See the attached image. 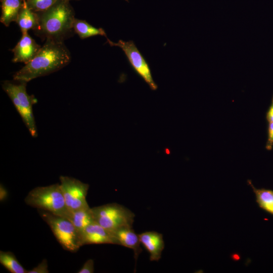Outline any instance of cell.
<instances>
[{
	"label": "cell",
	"instance_id": "1",
	"mask_svg": "<svg viewBox=\"0 0 273 273\" xmlns=\"http://www.w3.org/2000/svg\"><path fill=\"white\" fill-rule=\"evenodd\" d=\"M70 60V54L62 41L47 39L33 59L16 72L13 78L27 83L60 70Z\"/></svg>",
	"mask_w": 273,
	"mask_h": 273
},
{
	"label": "cell",
	"instance_id": "2",
	"mask_svg": "<svg viewBox=\"0 0 273 273\" xmlns=\"http://www.w3.org/2000/svg\"><path fill=\"white\" fill-rule=\"evenodd\" d=\"M39 17L37 30L47 39L62 41L73 29L75 19L73 11L68 0H58Z\"/></svg>",
	"mask_w": 273,
	"mask_h": 273
},
{
	"label": "cell",
	"instance_id": "3",
	"mask_svg": "<svg viewBox=\"0 0 273 273\" xmlns=\"http://www.w3.org/2000/svg\"><path fill=\"white\" fill-rule=\"evenodd\" d=\"M25 203L55 215L70 219L68 210L59 184L37 187L30 191L25 198Z\"/></svg>",
	"mask_w": 273,
	"mask_h": 273
},
{
	"label": "cell",
	"instance_id": "4",
	"mask_svg": "<svg viewBox=\"0 0 273 273\" xmlns=\"http://www.w3.org/2000/svg\"><path fill=\"white\" fill-rule=\"evenodd\" d=\"M4 90L9 97L23 122L32 137L37 136V128L33 114V105L37 103L33 95L26 90V83L15 84L6 81L2 85Z\"/></svg>",
	"mask_w": 273,
	"mask_h": 273
},
{
	"label": "cell",
	"instance_id": "5",
	"mask_svg": "<svg viewBox=\"0 0 273 273\" xmlns=\"http://www.w3.org/2000/svg\"><path fill=\"white\" fill-rule=\"evenodd\" d=\"M38 210L42 219L49 225L57 241L65 250L76 252L82 246L80 233L69 219Z\"/></svg>",
	"mask_w": 273,
	"mask_h": 273
},
{
	"label": "cell",
	"instance_id": "6",
	"mask_svg": "<svg viewBox=\"0 0 273 273\" xmlns=\"http://www.w3.org/2000/svg\"><path fill=\"white\" fill-rule=\"evenodd\" d=\"M95 221L111 233L123 228H132L135 214L116 203L92 208Z\"/></svg>",
	"mask_w": 273,
	"mask_h": 273
},
{
	"label": "cell",
	"instance_id": "7",
	"mask_svg": "<svg viewBox=\"0 0 273 273\" xmlns=\"http://www.w3.org/2000/svg\"><path fill=\"white\" fill-rule=\"evenodd\" d=\"M106 39L111 46L118 47L122 49L136 74L145 81L152 90H156L158 86L153 78L149 65L133 41L119 40L117 42H114L107 37Z\"/></svg>",
	"mask_w": 273,
	"mask_h": 273
},
{
	"label": "cell",
	"instance_id": "8",
	"mask_svg": "<svg viewBox=\"0 0 273 273\" xmlns=\"http://www.w3.org/2000/svg\"><path fill=\"white\" fill-rule=\"evenodd\" d=\"M60 187L68 210L72 212L88 207L86 197L89 185L73 177L60 176Z\"/></svg>",
	"mask_w": 273,
	"mask_h": 273
},
{
	"label": "cell",
	"instance_id": "9",
	"mask_svg": "<svg viewBox=\"0 0 273 273\" xmlns=\"http://www.w3.org/2000/svg\"><path fill=\"white\" fill-rule=\"evenodd\" d=\"M82 246L87 244H116L112 233L96 222L90 224L80 233Z\"/></svg>",
	"mask_w": 273,
	"mask_h": 273
},
{
	"label": "cell",
	"instance_id": "10",
	"mask_svg": "<svg viewBox=\"0 0 273 273\" xmlns=\"http://www.w3.org/2000/svg\"><path fill=\"white\" fill-rule=\"evenodd\" d=\"M41 47L29 36L28 32L23 33L20 40L12 50L14 53L12 61L26 64L33 59Z\"/></svg>",
	"mask_w": 273,
	"mask_h": 273
},
{
	"label": "cell",
	"instance_id": "11",
	"mask_svg": "<svg viewBox=\"0 0 273 273\" xmlns=\"http://www.w3.org/2000/svg\"><path fill=\"white\" fill-rule=\"evenodd\" d=\"M140 242L150 254L151 261H158L165 247L162 234L148 231L139 235Z\"/></svg>",
	"mask_w": 273,
	"mask_h": 273
},
{
	"label": "cell",
	"instance_id": "12",
	"mask_svg": "<svg viewBox=\"0 0 273 273\" xmlns=\"http://www.w3.org/2000/svg\"><path fill=\"white\" fill-rule=\"evenodd\" d=\"M116 241L119 245L133 250L134 257L136 261L139 255L142 252L141 244L139 235L136 234L132 228H123L113 233Z\"/></svg>",
	"mask_w": 273,
	"mask_h": 273
},
{
	"label": "cell",
	"instance_id": "13",
	"mask_svg": "<svg viewBox=\"0 0 273 273\" xmlns=\"http://www.w3.org/2000/svg\"><path fill=\"white\" fill-rule=\"evenodd\" d=\"M16 22L22 33L28 32L29 29L37 30L38 28L39 17L29 8L26 0H23Z\"/></svg>",
	"mask_w": 273,
	"mask_h": 273
},
{
	"label": "cell",
	"instance_id": "14",
	"mask_svg": "<svg viewBox=\"0 0 273 273\" xmlns=\"http://www.w3.org/2000/svg\"><path fill=\"white\" fill-rule=\"evenodd\" d=\"M1 22L6 26H9L11 22L17 21L23 0H1Z\"/></svg>",
	"mask_w": 273,
	"mask_h": 273
},
{
	"label": "cell",
	"instance_id": "15",
	"mask_svg": "<svg viewBox=\"0 0 273 273\" xmlns=\"http://www.w3.org/2000/svg\"><path fill=\"white\" fill-rule=\"evenodd\" d=\"M80 233L95 221L92 208H83L72 212L69 219Z\"/></svg>",
	"mask_w": 273,
	"mask_h": 273
},
{
	"label": "cell",
	"instance_id": "16",
	"mask_svg": "<svg viewBox=\"0 0 273 273\" xmlns=\"http://www.w3.org/2000/svg\"><path fill=\"white\" fill-rule=\"evenodd\" d=\"M247 182L252 188L259 207L273 215V191L264 188L256 189L251 180H248Z\"/></svg>",
	"mask_w": 273,
	"mask_h": 273
},
{
	"label": "cell",
	"instance_id": "17",
	"mask_svg": "<svg viewBox=\"0 0 273 273\" xmlns=\"http://www.w3.org/2000/svg\"><path fill=\"white\" fill-rule=\"evenodd\" d=\"M73 29L81 39L96 35L105 36L107 37L106 33L103 29L96 28L84 20L75 19Z\"/></svg>",
	"mask_w": 273,
	"mask_h": 273
},
{
	"label": "cell",
	"instance_id": "18",
	"mask_svg": "<svg viewBox=\"0 0 273 273\" xmlns=\"http://www.w3.org/2000/svg\"><path fill=\"white\" fill-rule=\"evenodd\" d=\"M0 263L12 273H27L15 255L10 251H0Z\"/></svg>",
	"mask_w": 273,
	"mask_h": 273
},
{
	"label": "cell",
	"instance_id": "19",
	"mask_svg": "<svg viewBox=\"0 0 273 273\" xmlns=\"http://www.w3.org/2000/svg\"><path fill=\"white\" fill-rule=\"evenodd\" d=\"M29 8L34 12H44L53 5L58 0H26Z\"/></svg>",
	"mask_w": 273,
	"mask_h": 273
},
{
	"label": "cell",
	"instance_id": "20",
	"mask_svg": "<svg viewBox=\"0 0 273 273\" xmlns=\"http://www.w3.org/2000/svg\"><path fill=\"white\" fill-rule=\"evenodd\" d=\"M273 147V122H268L267 127V139L265 149L268 151L272 150Z\"/></svg>",
	"mask_w": 273,
	"mask_h": 273
},
{
	"label": "cell",
	"instance_id": "21",
	"mask_svg": "<svg viewBox=\"0 0 273 273\" xmlns=\"http://www.w3.org/2000/svg\"><path fill=\"white\" fill-rule=\"evenodd\" d=\"M48 263L44 259L37 266L30 270H27V273H48Z\"/></svg>",
	"mask_w": 273,
	"mask_h": 273
},
{
	"label": "cell",
	"instance_id": "22",
	"mask_svg": "<svg viewBox=\"0 0 273 273\" xmlns=\"http://www.w3.org/2000/svg\"><path fill=\"white\" fill-rule=\"evenodd\" d=\"M94 272V262L92 259L87 260L78 273H93Z\"/></svg>",
	"mask_w": 273,
	"mask_h": 273
},
{
	"label": "cell",
	"instance_id": "23",
	"mask_svg": "<svg viewBox=\"0 0 273 273\" xmlns=\"http://www.w3.org/2000/svg\"><path fill=\"white\" fill-rule=\"evenodd\" d=\"M266 119L268 122H273V95L271 104L266 113Z\"/></svg>",
	"mask_w": 273,
	"mask_h": 273
},
{
	"label": "cell",
	"instance_id": "24",
	"mask_svg": "<svg viewBox=\"0 0 273 273\" xmlns=\"http://www.w3.org/2000/svg\"><path fill=\"white\" fill-rule=\"evenodd\" d=\"M8 192L5 188L2 185L0 186V200L3 201L5 200L8 197Z\"/></svg>",
	"mask_w": 273,
	"mask_h": 273
},
{
	"label": "cell",
	"instance_id": "25",
	"mask_svg": "<svg viewBox=\"0 0 273 273\" xmlns=\"http://www.w3.org/2000/svg\"><path fill=\"white\" fill-rule=\"evenodd\" d=\"M125 1H127V2H128V0H125Z\"/></svg>",
	"mask_w": 273,
	"mask_h": 273
},
{
	"label": "cell",
	"instance_id": "26",
	"mask_svg": "<svg viewBox=\"0 0 273 273\" xmlns=\"http://www.w3.org/2000/svg\"><path fill=\"white\" fill-rule=\"evenodd\" d=\"M68 1H69V0H68Z\"/></svg>",
	"mask_w": 273,
	"mask_h": 273
}]
</instances>
